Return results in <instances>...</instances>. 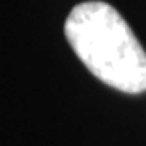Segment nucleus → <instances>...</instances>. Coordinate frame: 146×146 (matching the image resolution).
<instances>
[{
    "label": "nucleus",
    "instance_id": "nucleus-1",
    "mask_svg": "<svg viewBox=\"0 0 146 146\" xmlns=\"http://www.w3.org/2000/svg\"><path fill=\"white\" fill-rule=\"evenodd\" d=\"M65 36L98 80L122 93L146 91V52L123 16L106 2H83L65 21Z\"/></svg>",
    "mask_w": 146,
    "mask_h": 146
}]
</instances>
